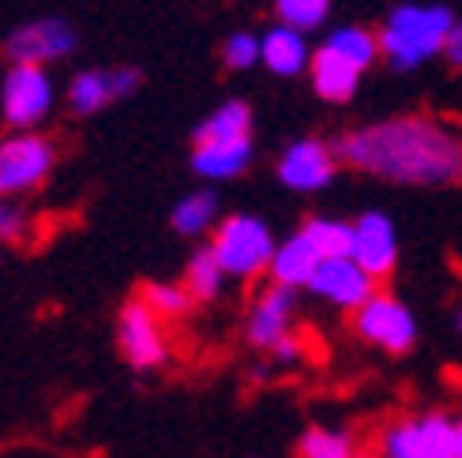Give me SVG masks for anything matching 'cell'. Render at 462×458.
Returning <instances> with one entry per match:
<instances>
[{
  "mask_svg": "<svg viewBox=\"0 0 462 458\" xmlns=\"http://www.w3.org/2000/svg\"><path fill=\"white\" fill-rule=\"evenodd\" d=\"M309 293H316L319 301H328L342 312H357L368 297L376 293V279L368 274L354 256H342V260H319Z\"/></svg>",
  "mask_w": 462,
  "mask_h": 458,
  "instance_id": "obj_10",
  "label": "cell"
},
{
  "mask_svg": "<svg viewBox=\"0 0 462 458\" xmlns=\"http://www.w3.org/2000/svg\"><path fill=\"white\" fill-rule=\"evenodd\" d=\"M57 166V147L50 135L15 132L0 140V196H23L45 185V177Z\"/></svg>",
  "mask_w": 462,
  "mask_h": 458,
  "instance_id": "obj_4",
  "label": "cell"
},
{
  "mask_svg": "<svg viewBox=\"0 0 462 458\" xmlns=\"http://www.w3.org/2000/svg\"><path fill=\"white\" fill-rule=\"evenodd\" d=\"M338 166L380 177L387 185L448 188L462 180V140L429 117H391L338 135Z\"/></svg>",
  "mask_w": 462,
  "mask_h": 458,
  "instance_id": "obj_1",
  "label": "cell"
},
{
  "mask_svg": "<svg viewBox=\"0 0 462 458\" xmlns=\"http://www.w3.org/2000/svg\"><path fill=\"white\" fill-rule=\"evenodd\" d=\"M338 173V158L323 140H293L279 158V180L290 192H323Z\"/></svg>",
  "mask_w": 462,
  "mask_h": 458,
  "instance_id": "obj_12",
  "label": "cell"
},
{
  "mask_svg": "<svg viewBox=\"0 0 462 458\" xmlns=\"http://www.w3.org/2000/svg\"><path fill=\"white\" fill-rule=\"evenodd\" d=\"M357 440L346 428H323L312 425L301 440H297V458H354Z\"/></svg>",
  "mask_w": 462,
  "mask_h": 458,
  "instance_id": "obj_23",
  "label": "cell"
},
{
  "mask_svg": "<svg viewBox=\"0 0 462 458\" xmlns=\"http://www.w3.org/2000/svg\"><path fill=\"white\" fill-rule=\"evenodd\" d=\"M451 458H462V417H455L451 425Z\"/></svg>",
  "mask_w": 462,
  "mask_h": 458,
  "instance_id": "obj_31",
  "label": "cell"
},
{
  "mask_svg": "<svg viewBox=\"0 0 462 458\" xmlns=\"http://www.w3.org/2000/svg\"><path fill=\"white\" fill-rule=\"evenodd\" d=\"M444 57H448L455 68H462V19H455V27L448 31V41H444Z\"/></svg>",
  "mask_w": 462,
  "mask_h": 458,
  "instance_id": "obj_29",
  "label": "cell"
},
{
  "mask_svg": "<svg viewBox=\"0 0 462 458\" xmlns=\"http://www.w3.org/2000/svg\"><path fill=\"white\" fill-rule=\"evenodd\" d=\"M293 308H297V289H286V286L267 282V286L260 289L256 301H252V308H248L245 342H248V346H256V350H263V353H271V350L290 334V327H293Z\"/></svg>",
  "mask_w": 462,
  "mask_h": 458,
  "instance_id": "obj_11",
  "label": "cell"
},
{
  "mask_svg": "<svg viewBox=\"0 0 462 458\" xmlns=\"http://www.w3.org/2000/svg\"><path fill=\"white\" fill-rule=\"evenodd\" d=\"M215 218H218V196L203 188V192H189L184 199H177L170 225L180 237H199L207 229H215Z\"/></svg>",
  "mask_w": 462,
  "mask_h": 458,
  "instance_id": "obj_20",
  "label": "cell"
},
{
  "mask_svg": "<svg viewBox=\"0 0 462 458\" xmlns=\"http://www.w3.org/2000/svg\"><path fill=\"white\" fill-rule=\"evenodd\" d=\"M271 357L279 361V364H290V361H297V357H301V342H297V334L290 331V334L279 342V346L271 350Z\"/></svg>",
  "mask_w": 462,
  "mask_h": 458,
  "instance_id": "obj_30",
  "label": "cell"
},
{
  "mask_svg": "<svg viewBox=\"0 0 462 458\" xmlns=\"http://www.w3.org/2000/svg\"><path fill=\"white\" fill-rule=\"evenodd\" d=\"M274 12H279L282 27L297 31V34H309L316 27H323L328 23V12H331V0H279L274 5Z\"/></svg>",
  "mask_w": 462,
  "mask_h": 458,
  "instance_id": "obj_26",
  "label": "cell"
},
{
  "mask_svg": "<svg viewBox=\"0 0 462 458\" xmlns=\"http://www.w3.org/2000/svg\"><path fill=\"white\" fill-rule=\"evenodd\" d=\"M301 234L312 241V248L319 252V260L354 256V222H342V218H309L301 225Z\"/></svg>",
  "mask_w": 462,
  "mask_h": 458,
  "instance_id": "obj_21",
  "label": "cell"
},
{
  "mask_svg": "<svg viewBox=\"0 0 462 458\" xmlns=\"http://www.w3.org/2000/svg\"><path fill=\"white\" fill-rule=\"evenodd\" d=\"M354 260L373 274L376 282H383L399 263V234L395 222L383 211H365L354 222Z\"/></svg>",
  "mask_w": 462,
  "mask_h": 458,
  "instance_id": "obj_14",
  "label": "cell"
},
{
  "mask_svg": "<svg viewBox=\"0 0 462 458\" xmlns=\"http://www.w3.org/2000/svg\"><path fill=\"white\" fill-rule=\"evenodd\" d=\"M27 234H31V215L23 211L15 199L0 196V241H5V244H15V241H23Z\"/></svg>",
  "mask_w": 462,
  "mask_h": 458,
  "instance_id": "obj_28",
  "label": "cell"
},
{
  "mask_svg": "<svg viewBox=\"0 0 462 458\" xmlns=\"http://www.w3.org/2000/svg\"><path fill=\"white\" fill-rule=\"evenodd\" d=\"M140 83H143L140 68H98V72L90 68V72H79L72 79V87H68V105H72V113H79V117H95L109 102L135 95Z\"/></svg>",
  "mask_w": 462,
  "mask_h": 458,
  "instance_id": "obj_13",
  "label": "cell"
},
{
  "mask_svg": "<svg viewBox=\"0 0 462 458\" xmlns=\"http://www.w3.org/2000/svg\"><path fill=\"white\" fill-rule=\"evenodd\" d=\"M309 72H312V87L323 102H350L357 95L361 83V68L354 60H346L342 53H335L331 45H319L309 57Z\"/></svg>",
  "mask_w": 462,
  "mask_h": 458,
  "instance_id": "obj_15",
  "label": "cell"
},
{
  "mask_svg": "<svg viewBox=\"0 0 462 458\" xmlns=\"http://www.w3.org/2000/svg\"><path fill=\"white\" fill-rule=\"evenodd\" d=\"M319 267V252L312 248V241L297 229V234H290L286 241L274 244V256H271V282L274 286H286V289H309L312 274Z\"/></svg>",
  "mask_w": 462,
  "mask_h": 458,
  "instance_id": "obj_16",
  "label": "cell"
},
{
  "mask_svg": "<svg viewBox=\"0 0 462 458\" xmlns=\"http://www.w3.org/2000/svg\"><path fill=\"white\" fill-rule=\"evenodd\" d=\"M309 45L305 34H297L290 27H274L260 38V60L271 68L274 76H301L309 68Z\"/></svg>",
  "mask_w": 462,
  "mask_h": 458,
  "instance_id": "obj_18",
  "label": "cell"
},
{
  "mask_svg": "<svg viewBox=\"0 0 462 458\" xmlns=\"http://www.w3.org/2000/svg\"><path fill=\"white\" fill-rule=\"evenodd\" d=\"M274 234L271 225L256 215H229L215 225L211 234V248L218 267L226 270V279H241V282H252L267 274L271 267V256H274Z\"/></svg>",
  "mask_w": 462,
  "mask_h": 458,
  "instance_id": "obj_3",
  "label": "cell"
},
{
  "mask_svg": "<svg viewBox=\"0 0 462 458\" xmlns=\"http://www.w3.org/2000/svg\"><path fill=\"white\" fill-rule=\"evenodd\" d=\"M451 425L455 417L440 409L399 417L383 428L380 458H451Z\"/></svg>",
  "mask_w": 462,
  "mask_h": 458,
  "instance_id": "obj_7",
  "label": "cell"
},
{
  "mask_svg": "<svg viewBox=\"0 0 462 458\" xmlns=\"http://www.w3.org/2000/svg\"><path fill=\"white\" fill-rule=\"evenodd\" d=\"M184 289L192 293V301H215V297L222 293L226 286V270L218 267L215 252L211 248H199L196 256L189 260V267H184Z\"/></svg>",
  "mask_w": 462,
  "mask_h": 458,
  "instance_id": "obj_22",
  "label": "cell"
},
{
  "mask_svg": "<svg viewBox=\"0 0 462 458\" xmlns=\"http://www.w3.org/2000/svg\"><path fill=\"white\" fill-rule=\"evenodd\" d=\"M117 350L121 357L132 364L135 372H151V369H162L170 361V334H166V324L140 301L121 305L117 312Z\"/></svg>",
  "mask_w": 462,
  "mask_h": 458,
  "instance_id": "obj_6",
  "label": "cell"
},
{
  "mask_svg": "<svg viewBox=\"0 0 462 458\" xmlns=\"http://www.w3.org/2000/svg\"><path fill=\"white\" fill-rule=\"evenodd\" d=\"M252 166V140L192 147V173L203 180H234Z\"/></svg>",
  "mask_w": 462,
  "mask_h": 458,
  "instance_id": "obj_17",
  "label": "cell"
},
{
  "mask_svg": "<svg viewBox=\"0 0 462 458\" xmlns=\"http://www.w3.org/2000/svg\"><path fill=\"white\" fill-rule=\"evenodd\" d=\"M455 331H458V338H462V312H455Z\"/></svg>",
  "mask_w": 462,
  "mask_h": 458,
  "instance_id": "obj_32",
  "label": "cell"
},
{
  "mask_svg": "<svg viewBox=\"0 0 462 458\" xmlns=\"http://www.w3.org/2000/svg\"><path fill=\"white\" fill-rule=\"evenodd\" d=\"M323 45H331L335 53H342L346 60H354L361 72L380 57V41H376V34H368V31H361V27H342V31H335Z\"/></svg>",
  "mask_w": 462,
  "mask_h": 458,
  "instance_id": "obj_25",
  "label": "cell"
},
{
  "mask_svg": "<svg viewBox=\"0 0 462 458\" xmlns=\"http://www.w3.org/2000/svg\"><path fill=\"white\" fill-rule=\"evenodd\" d=\"M222 60L234 68V72H248L252 64H260V38L256 34H229L222 45Z\"/></svg>",
  "mask_w": 462,
  "mask_h": 458,
  "instance_id": "obj_27",
  "label": "cell"
},
{
  "mask_svg": "<svg viewBox=\"0 0 462 458\" xmlns=\"http://www.w3.org/2000/svg\"><path fill=\"white\" fill-rule=\"evenodd\" d=\"M53 109V79L42 64H12L0 87V113L15 132H34V124Z\"/></svg>",
  "mask_w": 462,
  "mask_h": 458,
  "instance_id": "obj_8",
  "label": "cell"
},
{
  "mask_svg": "<svg viewBox=\"0 0 462 458\" xmlns=\"http://www.w3.org/2000/svg\"><path fill=\"white\" fill-rule=\"evenodd\" d=\"M354 334L368 346L383 353H410L418 346V316H413L399 297L391 293H373L368 301L354 312Z\"/></svg>",
  "mask_w": 462,
  "mask_h": 458,
  "instance_id": "obj_5",
  "label": "cell"
},
{
  "mask_svg": "<svg viewBox=\"0 0 462 458\" xmlns=\"http://www.w3.org/2000/svg\"><path fill=\"white\" fill-rule=\"evenodd\" d=\"M237 140H252V109L237 98L218 105L211 117L192 132V147H199V143H237Z\"/></svg>",
  "mask_w": 462,
  "mask_h": 458,
  "instance_id": "obj_19",
  "label": "cell"
},
{
  "mask_svg": "<svg viewBox=\"0 0 462 458\" xmlns=\"http://www.w3.org/2000/svg\"><path fill=\"white\" fill-rule=\"evenodd\" d=\"M76 45H79V38L72 31V23L45 15V19L15 27L5 41V53L12 57V64H50V60L76 53Z\"/></svg>",
  "mask_w": 462,
  "mask_h": 458,
  "instance_id": "obj_9",
  "label": "cell"
},
{
  "mask_svg": "<svg viewBox=\"0 0 462 458\" xmlns=\"http://www.w3.org/2000/svg\"><path fill=\"white\" fill-rule=\"evenodd\" d=\"M135 297H140V301L162 319V324H170V319H184L192 312V305H196L192 293L184 289L180 282H147Z\"/></svg>",
  "mask_w": 462,
  "mask_h": 458,
  "instance_id": "obj_24",
  "label": "cell"
},
{
  "mask_svg": "<svg viewBox=\"0 0 462 458\" xmlns=\"http://www.w3.org/2000/svg\"><path fill=\"white\" fill-rule=\"evenodd\" d=\"M451 27H455V15L444 5H399L387 15L376 41L395 72H413L429 57L444 53Z\"/></svg>",
  "mask_w": 462,
  "mask_h": 458,
  "instance_id": "obj_2",
  "label": "cell"
},
{
  "mask_svg": "<svg viewBox=\"0 0 462 458\" xmlns=\"http://www.w3.org/2000/svg\"><path fill=\"white\" fill-rule=\"evenodd\" d=\"M354 458H380V454H373V451H357Z\"/></svg>",
  "mask_w": 462,
  "mask_h": 458,
  "instance_id": "obj_33",
  "label": "cell"
}]
</instances>
